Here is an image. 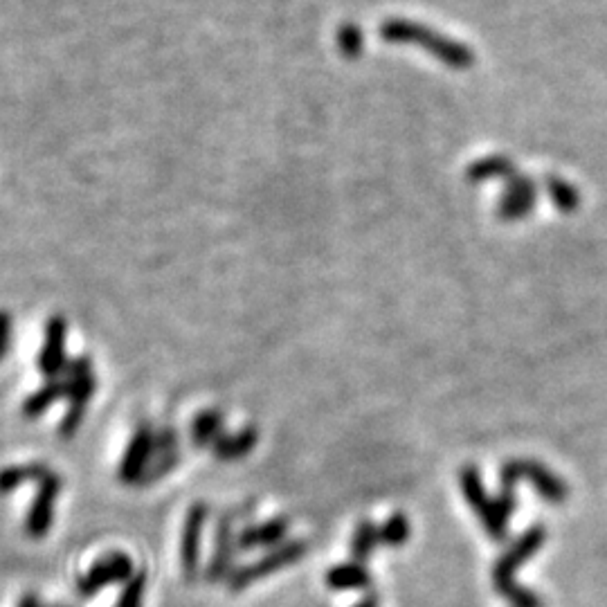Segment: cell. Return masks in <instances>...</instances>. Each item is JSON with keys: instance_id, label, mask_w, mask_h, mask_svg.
I'll use <instances>...</instances> for the list:
<instances>
[{"instance_id": "cell-16", "label": "cell", "mask_w": 607, "mask_h": 607, "mask_svg": "<svg viewBox=\"0 0 607 607\" xmlns=\"http://www.w3.org/2000/svg\"><path fill=\"white\" fill-rule=\"evenodd\" d=\"M378 531H380V542H383V545L401 547L403 542L410 538V522L405 520V515L396 513Z\"/></svg>"}, {"instance_id": "cell-15", "label": "cell", "mask_w": 607, "mask_h": 607, "mask_svg": "<svg viewBox=\"0 0 607 607\" xmlns=\"http://www.w3.org/2000/svg\"><path fill=\"white\" fill-rule=\"evenodd\" d=\"M380 542V531L376 529V524L371 522H360L356 527V533H353L351 540V556L353 563H365V560L371 556V551L378 547Z\"/></svg>"}, {"instance_id": "cell-14", "label": "cell", "mask_w": 607, "mask_h": 607, "mask_svg": "<svg viewBox=\"0 0 607 607\" xmlns=\"http://www.w3.org/2000/svg\"><path fill=\"white\" fill-rule=\"evenodd\" d=\"M48 466L45 464H25V466H9L0 470V495H9L18 486L27 482H39L45 475Z\"/></svg>"}, {"instance_id": "cell-7", "label": "cell", "mask_w": 607, "mask_h": 607, "mask_svg": "<svg viewBox=\"0 0 607 607\" xmlns=\"http://www.w3.org/2000/svg\"><path fill=\"white\" fill-rule=\"evenodd\" d=\"M153 457V428L149 423H140L135 428L129 446L124 450V457L117 468V479L122 484H138L142 475L147 473Z\"/></svg>"}, {"instance_id": "cell-13", "label": "cell", "mask_w": 607, "mask_h": 607, "mask_svg": "<svg viewBox=\"0 0 607 607\" xmlns=\"http://www.w3.org/2000/svg\"><path fill=\"white\" fill-rule=\"evenodd\" d=\"M61 398H66V383H63V378L59 376L48 380L39 392H34L30 398H27L23 403V416L25 419H39L50 405L61 401Z\"/></svg>"}, {"instance_id": "cell-3", "label": "cell", "mask_w": 607, "mask_h": 607, "mask_svg": "<svg viewBox=\"0 0 607 607\" xmlns=\"http://www.w3.org/2000/svg\"><path fill=\"white\" fill-rule=\"evenodd\" d=\"M306 551H308L306 540H286L284 545L270 549L264 558L257 560V563L234 567V572L230 574L228 581H225L228 583V590L234 594L243 592L252 583H257L259 578L270 576V574L279 572V569L295 565L297 560L306 556Z\"/></svg>"}, {"instance_id": "cell-10", "label": "cell", "mask_w": 607, "mask_h": 607, "mask_svg": "<svg viewBox=\"0 0 607 607\" xmlns=\"http://www.w3.org/2000/svg\"><path fill=\"white\" fill-rule=\"evenodd\" d=\"M257 441H259V430L255 428V425H246V428L239 432H234V434L225 432L223 437L216 439L212 452H214V457L221 461H239L243 457H248L250 452L255 450Z\"/></svg>"}, {"instance_id": "cell-1", "label": "cell", "mask_w": 607, "mask_h": 607, "mask_svg": "<svg viewBox=\"0 0 607 607\" xmlns=\"http://www.w3.org/2000/svg\"><path fill=\"white\" fill-rule=\"evenodd\" d=\"M257 502H243L232 509H225L219 518H216V533H214V551L210 563L205 569V581L216 585L221 581H228L234 572V560H237V524L248 522L255 515Z\"/></svg>"}, {"instance_id": "cell-21", "label": "cell", "mask_w": 607, "mask_h": 607, "mask_svg": "<svg viewBox=\"0 0 607 607\" xmlns=\"http://www.w3.org/2000/svg\"><path fill=\"white\" fill-rule=\"evenodd\" d=\"M353 607H378V596L369 594L367 599H362L358 605H353Z\"/></svg>"}, {"instance_id": "cell-6", "label": "cell", "mask_w": 607, "mask_h": 607, "mask_svg": "<svg viewBox=\"0 0 607 607\" xmlns=\"http://www.w3.org/2000/svg\"><path fill=\"white\" fill-rule=\"evenodd\" d=\"M207 518H210V506L205 502H194L189 506L183 529V547H180V563H183V576L187 583H196L198 563H201V538Z\"/></svg>"}, {"instance_id": "cell-8", "label": "cell", "mask_w": 607, "mask_h": 607, "mask_svg": "<svg viewBox=\"0 0 607 607\" xmlns=\"http://www.w3.org/2000/svg\"><path fill=\"white\" fill-rule=\"evenodd\" d=\"M66 333H68V324L61 315H54L45 322L43 349L39 353V371L48 380L59 378L68 365Z\"/></svg>"}, {"instance_id": "cell-19", "label": "cell", "mask_w": 607, "mask_h": 607, "mask_svg": "<svg viewBox=\"0 0 607 607\" xmlns=\"http://www.w3.org/2000/svg\"><path fill=\"white\" fill-rule=\"evenodd\" d=\"M9 344H12V317L7 311H0V360L9 353Z\"/></svg>"}, {"instance_id": "cell-5", "label": "cell", "mask_w": 607, "mask_h": 607, "mask_svg": "<svg viewBox=\"0 0 607 607\" xmlns=\"http://www.w3.org/2000/svg\"><path fill=\"white\" fill-rule=\"evenodd\" d=\"M36 484H39V493H36L25 518V536L32 540L48 536L54 520V502L61 493V477L48 468Z\"/></svg>"}, {"instance_id": "cell-9", "label": "cell", "mask_w": 607, "mask_h": 607, "mask_svg": "<svg viewBox=\"0 0 607 607\" xmlns=\"http://www.w3.org/2000/svg\"><path fill=\"white\" fill-rule=\"evenodd\" d=\"M288 529H291V518H286V515H277V518L261 524L246 522V527L237 531V551L246 554V551L255 549H275L286 542Z\"/></svg>"}, {"instance_id": "cell-22", "label": "cell", "mask_w": 607, "mask_h": 607, "mask_svg": "<svg viewBox=\"0 0 607 607\" xmlns=\"http://www.w3.org/2000/svg\"><path fill=\"white\" fill-rule=\"evenodd\" d=\"M45 607H68V605H61V603H50V605H45Z\"/></svg>"}, {"instance_id": "cell-17", "label": "cell", "mask_w": 607, "mask_h": 607, "mask_svg": "<svg viewBox=\"0 0 607 607\" xmlns=\"http://www.w3.org/2000/svg\"><path fill=\"white\" fill-rule=\"evenodd\" d=\"M144 587H147V574H144V572L133 574L131 581L124 583L120 601H117L115 607H142Z\"/></svg>"}, {"instance_id": "cell-20", "label": "cell", "mask_w": 607, "mask_h": 607, "mask_svg": "<svg viewBox=\"0 0 607 607\" xmlns=\"http://www.w3.org/2000/svg\"><path fill=\"white\" fill-rule=\"evenodd\" d=\"M18 607H45L41 601H39V596L36 594H25L21 601H18Z\"/></svg>"}, {"instance_id": "cell-2", "label": "cell", "mask_w": 607, "mask_h": 607, "mask_svg": "<svg viewBox=\"0 0 607 607\" xmlns=\"http://www.w3.org/2000/svg\"><path fill=\"white\" fill-rule=\"evenodd\" d=\"M63 383H66V398L68 410L59 425V434L63 439H70L72 434L79 430L81 421H84L90 398H93L97 389V378L93 374V360L88 356L70 358L66 369H63Z\"/></svg>"}, {"instance_id": "cell-18", "label": "cell", "mask_w": 607, "mask_h": 607, "mask_svg": "<svg viewBox=\"0 0 607 607\" xmlns=\"http://www.w3.org/2000/svg\"><path fill=\"white\" fill-rule=\"evenodd\" d=\"M338 45H340L344 57H349V59L358 57L360 50H362V34H360L358 27L351 25V23L342 25L340 32H338Z\"/></svg>"}, {"instance_id": "cell-4", "label": "cell", "mask_w": 607, "mask_h": 607, "mask_svg": "<svg viewBox=\"0 0 607 607\" xmlns=\"http://www.w3.org/2000/svg\"><path fill=\"white\" fill-rule=\"evenodd\" d=\"M133 578V563L131 558L122 554V551H111L97 560V563L88 569L86 576L77 581V594L81 599H93V596L111 585H124Z\"/></svg>"}, {"instance_id": "cell-12", "label": "cell", "mask_w": 607, "mask_h": 607, "mask_svg": "<svg viewBox=\"0 0 607 607\" xmlns=\"http://www.w3.org/2000/svg\"><path fill=\"white\" fill-rule=\"evenodd\" d=\"M326 585L331 590H367L371 585V576L360 563L335 565L326 572Z\"/></svg>"}, {"instance_id": "cell-11", "label": "cell", "mask_w": 607, "mask_h": 607, "mask_svg": "<svg viewBox=\"0 0 607 607\" xmlns=\"http://www.w3.org/2000/svg\"><path fill=\"white\" fill-rule=\"evenodd\" d=\"M225 434V416L221 410H203L194 416L192 428H189V439L192 446L203 450L212 448L214 441Z\"/></svg>"}]
</instances>
